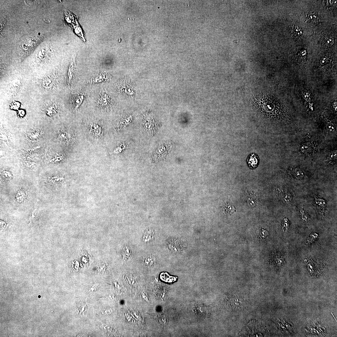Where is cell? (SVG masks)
<instances>
[{
  "label": "cell",
  "mask_w": 337,
  "mask_h": 337,
  "mask_svg": "<svg viewBox=\"0 0 337 337\" xmlns=\"http://www.w3.org/2000/svg\"><path fill=\"white\" fill-rule=\"evenodd\" d=\"M300 149L303 154L310 155L316 153L317 150V144L315 142L306 143L302 144Z\"/></svg>",
  "instance_id": "cell-4"
},
{
  "label": "cell",
  "mask_w": 337,
  "mask_h": 337,
  "mask_svg": "<svg viewBox=\"0 0 337 337\" xmlns=\"http://www.w3.org/2000/svg\"><path fill=\"white\" fill-rule=\"evenodd\" d=\"M88 133L95 138L98 139L102 137L103 133L102 124L98 120L90 121L88 123Z\"/></svg>",
  "instance_id": "cell-1"
},
{
  "label": "cell",
  "mask_w": 337,
  "mask_h": 337,
  "mask_svg": "<svg viewBox=\"0 0 337 337\" xmlns=\"http://www.w3.org/2000/svg\"><path fill=\"white\" fill-rule=\"evenodd\" d=\"M84 98V94L78 93L73 94L71 98L72 106L74 108L77 109L82 104Z\"/></svg>",
  "instance_id": "cell-5"
},
{
  "label": "cell",
  "mask_w": 337,
  "mask_h": 337,
  "mask_svg": "<svg viewBox=\"0 0 337 337\" xmlns=\"http://www.w3.org/2000/svg\"><path fill=\"white\" fill-rule=\"evenodd\" d=\"M155 259L154 257L150 256L146 257L144 262L145 265L148 266H151L154 265L155 263Z\"/></svg>",
  "instance_id": "cell-19"
},
{
  "label": "cell",
  "mask_w": 337,
  "mask_h": 337,
  "mask_svg": "<svg viewBox=\"0 0 337 337\" xmlns=\"http://www.w3.org/2000/svg\"><path fill=\"white\" fill-rule=\"evenodd\" d=\"M288 173L292 177L297 179H302L304 178L305 174L299 168H291L288 171Z\"/></svg>",
  "instance_id": "cell-8"
},
{
  "label": "cell",
  "mask_w": 337,
  "mask_h": 337,
  "mask_svg": "<svg viewBox=\"0 0 337 337\" xmlns=\"http://www.w3.org/2000/svg\"><path fill=\"white\" fill-rule=\"evenodd\" d=\"M248 201L249 205L251 207H255L257 204L256 199L254 197H251L249 198Z\"/></svg>",
  "instance_id": "cell-23"
},
{
  "label": "cell",
  "mask_w": 337,
  "mask_h": 337,
  "mask_svg": "<svg viewBox=\"0 0 337 337\" xmlns=\"http://www.w3.org/2000/svg\"><path fill=\"white\" fill-rule=\"evenodd\" d=\"M326 41H327L326 43H327V44L328 45H331H331L333 44V38H329L327 39V40Z\"/></svg>",
  "instance_id": "cell-29"
},
{
  "label": "cell",
  "mask_w": 337,
  "mask_h": 337,
  "mask_svg": "<svg viewBox=\"0 0 337 337\" xmlns=\"http://www.w3.org/2000/svg\"><path fill=\"white\" fill-rule=\"evenodd\" d=\"M20 103L18 101H14L10 104V107L11 110H19L20 108Z\"/></svg>",
  "instance_id": "cell-22"
},
{
  "label": "cell",
  "mask_w": 337,
  "mask_h": 337,
  "mask_svg": "<svg viewBox=\"0 0 337 337\" xmlns=\"http://www.w3.org/2000/svg\"><path fill=\"white\" fill-rule=\"evenodd\" d=\"M300 215L302 221L304 222H307L309 221V218L306 211L304 209H300Z\"/></svg>",
  "instance_id": "cell-21"
},
{
  "label": "cell",
  "mask_w": 337,
  "mask_h": 337,
  "mask_svg": "<svg viewBox=\"0 0 337 337\" xmlns=\"http://www.w3.org/2000/svg\"><path fill=\"white\" fill-rule=\"evenodd\" d=\"M232 299L233 304L235 310L242 308L244 305V301L242 297L237 294L234 296Z\"/></svg>",
  "instance_id": "cell-10"
},
{
  "label": "cell",
  "mask_w": 337,
  "mask_h": 337,
  "mask_svg": "<svg viewBox=\"0 0 337 337\" xmlns=\"http://www.w3.org/2000/svg\"><path fill=\"white\" fill-rule=\"evenodd\" d=\"M59 109V106L57 103L52 102L47 104L45 109V112L47 115L53 116L58 114Z\"/></svg>",
  "instance_id": "cell-6"
},
{
  "label": "cell",
  "mask_w": 337,
  "mask_h": 337,
  "mask_svg": "<svg viewBox=\"0 0 337 337\" xmlns=\"http://www.w3.org/2000/svg\"><path fill=\"white\" fill-rule=\"evenodd\" d=\"M25 115V112L24 110L21 109L19 110L18 112V116L21 118L23 117Z\"/></svg>",
  "instance_id": "cell-28"
},
{
  "label": "cell",
  "mask_w": 337,
  "mask_h": 337,
  "mask_svg": "<svg viewBox=\"0 0 337 337\" xmlns=\"http://www.w3.org/2000/svg\"><path fill=\"white\" fill-rule=\"evenodd\" d=\"M97 285H94L93 286L92 288H91V289L90 290L92 291H94L96 289H97Z\"/></svg>",
  "instance_id": "cell-30"
},
{
  "label": "cell",
  "mask_w": 337,
  "mask_h": 337,
  "mask_svg": "<svg viewBox=\"0 0 337 337\" xmlns=\"http://www.w3.org/2000/svg\"><path fill=\"white\" fill-rule=\"evenodd\" d=\"M283 223V225H284L283 228H284V230H285V231H286V230L288 229L289 226V222L288 219L287 218L284 219Z\"/></svg>",
  "instance_id": "cell-26"
},
{
  "label": "cell",
  "mask_w": 337,
  "mask_h": 337,
  "mask_svg": "<svg viewBox=\"0 0 337 337\" xmlns=\"http://www.w3.org/2000/svg\"><path fill=\"white\" fill-rule=\"evenodd\" d=\"M108 99L106 94L102 93L100 94L97 100V103L100 106L103 107L108 105Z\"/></svg>",
  "instance_id": "cell-12"
},
{
  "label": "cell",
  "mask_w": 337,
  "mask_h": 337,
  "mask_svg": "<svg viewBox=\"0 0 337 337\" xmlns=\"http://www.w3.org/2000/svg\"><path fill=\"white\" fill-rule=\"evenodd\" d=\"M259 157L257 154L252 153L247 158V163L250 168H254L257 167L259 164Z\"/></svg>",
  "instance_id": "cell-7"
},
{
  "label": "cell",
  "mask_w": 337,
  "mask_h": 337,
  "mask_svg": "<svg viewBox=\"0 0 337 337\" xmlns=\"http://www.w3.org/2000/svg\"><path fill=\"white\" fill-rule=\"evenodd\" d=\"M105 266L104 264H101L98 266V272L100 273H104L105 271Z\"/></svg>",
  "instance_id": "cell-25"
},
{
  "label": "cell",
  "mask_w": 337,
  "mask_h": 337,
  "mask_svg": "<svg viewBox=\"0 0 337 337\" xmlns=\"http://www.w3.org/2000/svg\"><path fill=\"white\" fill-rule=\"evenodd\" d=\"M22 86L20 79L15 77L12 79L9 83L7 87V90L11 95H16L19 93Z\"/></svg>",
  "instance_id": "cell-3"
},
{
  "label": "cell",
  "mask_w": 337,
  "mask_h": 337,
  "mask_svg": "<svg viewBox=\"0 0 337 337\" xmlns=\"http://www.w3.org/2000/svg\"><path fill=\"white\" fill-rule=\"evenodd\" d=\"M325 125L327 130L331 133L334 132L335 130V127L334 124L329 119L325 118L324 119Z\"/></svg>",
  "instance_id": "cell-16"
},
{
  "label": "cell",
  "mask_w": 337,
  "mask_h": 337,
  "mask_svg": "<svg viewBox=\"0 0 337 337\" xmlns=\"http://www.w3.org/2000/svg\"><path fill=\"white\" fill-rule=\"evenodd\" d=\"M315 205L318 211L321 213L324 212L327 206L326 202L323 199L316 197L315 200Z\"/></svg>",
  "instance_id": "cell-11"
},
{
  "label": "cell",
  "mask_w": 337,
  "mask_h": 337,
  "mask_svg": "<svg viewBox=\"0 0 337 337\" xmlns=\"http://www.w3.org/2000/svg\"><path fill=\"white\" fill-rule=\"evenodd\" d=\"M38 212L37 210L34 211L32 213L31 221L34 222H36L38 219Z\"/></svg>",
  "instance_id": "cell-24"
},
{
  "label": "cell",
  "mask_w": 337,
  "mask_h": 337,
  "mask_svg": "<svg viewBox=\"0 0 337 337\" xmlns=\"http://www.w3.org/2000/svg\"><path fill=\"white\" fill-rule=\"evenodd\" d=\"M289 33L291 38H297L301 36L302 32L301 28L298 26L291 25L289 27Z\"/></svg>",
  "instance_id": "cell-9"
},
{
  "label": "cell",
  "mask_w": 337,
  "mask_h": 337,
  "mask_svg": "<svg viewBox=\"0 0 337 337\" xmlns=\"http://www.w3.org/2000/svg\"><path fill=\"white\" fill-rule=\"evenodd\" d=\"M279 194L281 199L284 203L288 204L290 203L293 199L291 194L289 192L282 190Z\"/></svg>",
  "instance_id": "cell-13"
},
{
  "label": "cell",
  "mask_w": 337,
  "mask_h": 337,
  "mask_svg": "<svg viewBox=\"0 0 337 337\" xmlns=\"http://www.w3.org/2000/svg\"><path fill=\"white\" fill-rule=\"evenodd\" d=\"M70 134L66 131H61L59 136V139L62 141H68L71 138Z\"/></svg>",
  "instance_id": "cell-17"
},
{
  "label": "cell",
  "mask_w": 337,
  "mask_h": 337,
  "mask_svg": "<svg viewBox=\"0 0 337 337\" xmlns=\"http://www.w3.org/2000/svg\"><path fill=\"white\" fill-rule=\"evenodd\" d=\"M124 254L126 256L128 257H130L131 255V251L130 249H129L128 247H126L124 249Z\"/></svg>",
  "instance_id": "cell-27"
},
{
  "label": "cell",
  "mask_w": 337,
  "mask_h": 337,
  "mask_svg": "<svg viewBox=\"0 0 337 337\" xmlns=\"http://www.w3.org/2000/svg\"><path fill=\"white\" fill-rule=\"evenodd\" d=\"M307 20L310 24L313 25H316L318 23V17L316 14H311L307 15Z\"/></svg>",
  "instance_id": "cell-15"
},
{
  "label": "cell",
  "mask_w": 337,
  "mask_h": 337,
  "mask_svg": "<svg viewBox=\"0 0 337 337\" xmlns=\"http://www.w3.org/2000/svg\"><path fill=\"white\" fill-rule=\"evenodd\" d=\"M107 79V75L104 73H99L95 75L91 80L90 82L92 83H97L104 81Z\"/></svg>",
  "instance_id": "cell-14"
},
{
  "label": "cell",
  "mask_w": 337,
  "mask_h": 337,
  "mask_svg": "<svg viewBox=\"0 0 337 337\" xmlns=\"http://www.w3.org/2000/svg\"><path fill=\"white\" fill-rule=\"evenodd\" d=\"M39 132L37 130H33L31 131L29 134V137L30 139L32 140H36L37 139L39 136Z\"/></svg>",
  "instance_id": "cell-20"
},
{
  "label": "cell",
  "mask_w": 337,
  "mask_h": 337,
  "mask_svg": "<svg viewBox=\"0 0 337 337\" xmlns=\"http://www.w3.org/2000/svg\"><path fill=\"white\" fill-rule=\"evenodd\" d=\"M337 156L336 150L331 151L328 156L327 161L330 163L334 164L336 161Z\"/></svg>",
  "instance_id": "cell-18"
},
{
  "label": "cell",
  "mask_w": 337,
  "mask_h": 337,
  "mask_svg": "<svg viewBox=\"0 0 337 337\" xmlns=\"http://www.w3.org/2000/svg\"><path fill=\"white\" fill-rule=\"evenodd\" d=\"M58 80L57 77L54 74H48L43 76L40 83L41 87L44 89L51 90L57 86Z\"/></svg>",
  "instance_id": "cell-2"
}]
</instances>
